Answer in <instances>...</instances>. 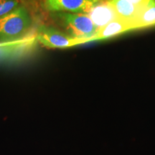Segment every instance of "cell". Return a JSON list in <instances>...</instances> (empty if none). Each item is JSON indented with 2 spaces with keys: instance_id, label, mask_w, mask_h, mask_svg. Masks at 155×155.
Wrapping results in <instances>:
<instances>
[{
  "instance_id": "6da1fadb",
  "label": "cell",
  "mask_w": 155,
  "mask_h": 155,
  "mask_svg": "<svg viewBox=\"0 0 155 155\" xmlns=\"http://www.w3.org/2000/svg\"><path fill=\"white\" fill-rule=\"evenodd\" d=\"M52 17L61 31L73 38L88 39L94 42L98 28L87 14L53 12Z\"/></svg>"
},
{
  "instance_id": "7a4b0ae2",
  "label": "cell",
  "mask_w": 155,
  "mask_h": 155,
  "mask_svg": "<svg viewBox=\"0 0 155 155\" xmlns=\"http://www.w3.org/2000/svg\"><path fill=\"white\" fill-rule=\"evenodd\" d=\"M32 19L28 9L19 6L0 17V42L15 40L32 32Z\"/></svg>"
},
{
  "instance_id": "3957f363",
  "label": "cell",
  "mask_w": 155,
  "mask_h": 155,
  "mask_svg": "<svg viewBox=\"0 0 155 155\" xmlns=\"http://www.w3.org/2000/svg\"><path fill=\"white\" fill-rule=\"evenodd\" d=\"M36 30L17 40L0 42V63L15 61L26 57L38 45Z\"/></svg>"
},
{
  "instance_id": "277c9868",
  "label": "cell",
  "mask_w": 155,
  "mask_h": 155,
  "mask_svg": "<svg viewBox=\"0 0 155 155\" xmlns=\"http://www.w3.org/2000/svg\"><path fill=\"white\" fill-rule=\"evenodd\" d=\"M39 43L48 48H68L91 42L88 39L73 38L60 29L51 26H41L36 30Z\"/></svg>"
},
{
  "instance_id": "5b68a950",
  "label": "cell",
  "mask_w": 155,
  "mask_h": 155,
  "mask_svg": "<svg viewBox=\"0 0 155 155\" xmlns=\"http://www.w3.org/2000/svg\"><path fill=\"white\" fill-rule=\"evenodd\" d=\"M101 0H45V7L51 12L88 14Z\"/></svg>"
},
{
  "instance_id": "8992f818",
  "label": "cell",
  "mask_w": 155,
  "mask_h": 155,
  "mask_svg": "<svg viewBox=\"0 0 155 155\" xmlns=\"http://www.w3.org/2000/svg\"><path fill=\"white\" fill-rule=\"evenodd\" d=\"M137 30L139 29L134 21L116 19L97 31L96 35L94 36V40L100 41L108 40L126 32Z\"/></svg>"
},
{
  "instance_id": "52a82bcc",
  "label": "cell",
  "mask_w": 155,
  "mask_h": 155,
  "mask_svg": "<svg viewBox=\"0 0 155 155\" xmlns=\"http://www.w3.org/2000/svg\"><path fill=\"white\" fill-rule=\"evenodd\" d=\"M96 25L98 30L118 18L115 10L108 0H101L87 14Z\"/></svg>"
},
{
  "instance_id": "ba28073f",
  "label": "cell",
  "mask_w": 155,
  "mask_h": 155,
  "mask_svg": "<svg viewBox=\"0 0 155 155\" xmlns=\"http://www.w3.org/2000/svg\"><path fill=\"white\" fill-rule=\"evenodd\" d=\"M115 10L118 18L134 21L146 7L136 5L126 0H108Z\"/></svg>"
},
{
  "instance_id": "9c48e42d",
  "label": "cell",
  "mask_w": 155,
  "mask_h": 155,
  "mask_svg": "<svg viewBox=\"0 0 155 155\" xmlns=\"http://www.w3.org/2000/svg\"><path fill=\"white\" fill-rule=\"evenodd\" d=\"M134 22L139 30L155 26V1L141 12Z\"/></svg>"
},
{
  "instance_id": "30bf717a",
  "label": "cell",
  "mask_w": 155,
  "mask_h": 155,
  "mask_svg": "<svg viewBox=\"0 0 155 155\" xmlns=\"http://www.w3.org/2000/svg\"><path fill=\"white\" fill-rule=\"evenodd\" d=\"M19 6L17 0H0V17L11 12Z\"/></svg>"
},
{
  "instance_id": "8fae6325",
  "label": "cell",
  "mask_w": 155,
  "mask_h": 155,
  "mask_svg": "<svg viewBox=\"0 0 155 155\" xmlns=\"http://www.w3.org/2000/svg\"><path fill=\"white\" fill-rule=\"evenodd\" d=\"M129 2L134 4L136 5L142 6V7H147L149 5L152 4L155 0H126Z\"/></svg>"
}]
</instances>
